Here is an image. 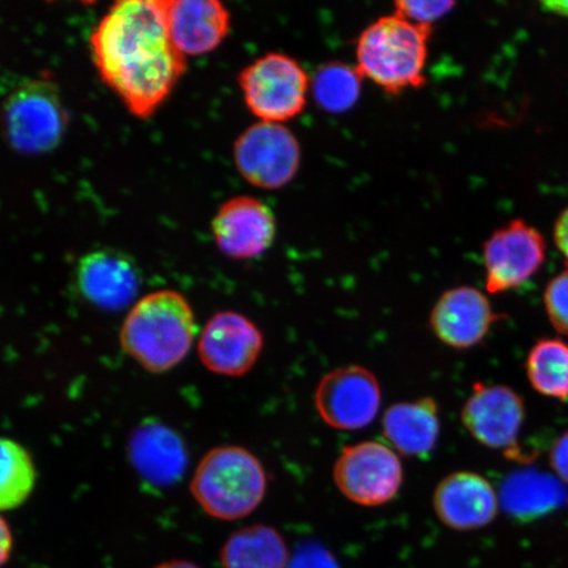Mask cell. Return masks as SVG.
Returning <instances> with one entry per match:
<instances>
[{
	"instance_id": "cell-1",
	"label": "cell",
	"mask_w": 568,
	"mask_h": 568,
	"mask_svg": "<svg viewBox=\"0 0 568 568\" xmlns=\"http://www.w3.org/2000/svg\"><path fill=\"white\" fill-rule=\"evenodd\" d=\"M92 60L102 81L133 116L149 119L187 70L170 39L166 0H123L91 33Z\"/></svg>"
},
{
	"instance_id": "cell-2",
	"label": "cell",
	"mask_w": 568,
	"mask_h": 568,
	"mask_svg": "<svg viewBox=\"0 0 568 568\" xmlns=\"http://www.w3.org/2000/svg\"><path fill=\"white\" fill-rule=\"evenodd\" d=\"M195 336V314L186 297L160 290L132 305L119 338L124 353L144 371L162 374L182 364Z\"/></svg>"
},
{
	"instance_id": "cell-3",
	"label": "cell",
	"mask_w": 568,
	"mask_h": 568,
	"mask_svg": "<svg viewBox=\"0 0 568 568\" xmlns=\"http://www.w3.org/2000/svg\"><path fill=\"white\" fill-rule=\"evenodd\" d=\"M433 28L410 23L390 13L366 27L355 48V68L362 78L390 95L425 87L428 41Z\"/></svg>"
},
{
	"instance_id": "cell-4",
	"label": "cell",
	"mask_w": 568,
	"mask_h": 568,
	"mask_svg": "<svg viewBox=\"0 0 568 568\" xmlns=\"http://www.w3.org/2000/svg\"><path fill=\"white\" fill-rule=\"evenodd\" d=\"M190 489L205 514L237 521L264 501L267 474L262 462L245 447L220 446L199 462Z\"/></svg>"
},
{
	"instance_id": "cell-5",
	"label": "cell",
	"mask_w": 568,
	"mask_h": 568,
	"mask_svg": "<svg viewBox=\"0 0 568 568\" xmlns=\"http://www.w3.org/2000/svg\"><path fill=\"white\" fill-rule=\"evenodd\" d=\"M68 122L61 92L51 81H26L7 97L3 104L4 136L20 154L52 152L61 144Z\"/></svg>"
},
{
	"instance_id": "cell-6",
	"label": "cell",
	"mask_w": 568,
	"mask_h": 568,
	"mask_svg": "<svg viewBox=\"0 0 568 568\" xmlns=\"http://www.w3.org/2000/svg\"><path fill=\"white\" fill-rule=\"evenodd\" d=\"M247 110L258 122L284 124L307 105L311 80L293 57L272 52L260 57L239 75Z\"/></svg>"
},
{
	"instance_id": "cell-7",
	"label": "cell",
	"mask_w": 568,
	"mask_h": 568,
	"mask_svg": "<svg viewBox=\"0 0 568 568\" xmlns=\"http://www.w3.org/2000/svg\"><path fill=\"white\" fill-rule=\"evenodd\" d=\"M233 161L252 186L280 190L300 172L302 146L286 125L257 122L234 142Z\"/></svg>"
},
{
	"instance_id": "cell-8",
	"label": "cell",
	"mask_w": 568,
	"mask_h": 568,
	"mask_svg": "<svg viewBox=\"0 0 568 568\" xmlns=\"http://www.w3.org/2000/svg\"><path fill=\"white\" fill-rule=\"evenodd\" d=\"M333 480L347 500L362 507L393 501L404 480L403 464L393 447L378 442L345 446L333 467Z\"/></svg>"
},
{
	"instance_id": "cell-9",
	"label": "cell",
	"mask_w": 568,
	"mask_h": 568,
	"mask_svg": "<svg viewBox=\"0 0 568 568\" xmlns=\"http://www.w3.org/2000/svg\"><path fill=\"white\" fill-rule=\"evenodd\" d=\"M382 390L366 367L345 366L326 374L315 390V406L326 425L338 430H358L379 414Z\"/></svg>"
},
{
	"instance_id": "cell-10",
	"label": "cell",
	"mask_w": 568,
	"mask_h": 568,
	"mask_svg": "<svg viewBox=\"0 0 568 568\" xmlns=\"http://www.w3.org/2000/svg\"><path fill=\"white\" fill-rule=\"evenodd\" d=\"M264 345V335L251 318L239 312L222 311L203 326L197 354L213 374L244 376L257 364Z\"/></svg>"
},
{
	"instance_id": "cell-11",
	"label": "cell",
	"mask_w": 568,
	"mask_h": 568,
	"mask_svg": "<svg viewBox=\"0 0 568 568\" xmlns=\"http://www.w3.org/2000/svg\"><path fill=\"white\" fill-rule=\"evenodd\" d=\"M546 244L542 234L521 220H514L486 241V287L488 293L523 286L544 265Z\"/></svg>"
},
{
	"instance_id": "cell-12",
	"label": "cell",
	"mask_w": 568,
	"mask_h": 568,
	"mask_svg": "<svg viewBox=\"0 0 568 568\" xmlns=\"http://www.w3.org/2000/svg\"><path fill=\"white\" fill-rule=\"evenodd\" d=\"M524 420L521 396L507 386L475 383L462 409V424L479 444L506 453L516 452Z\"/></svg>"
},
{
	"instance_id": "cell-13",
	"label": "cell",
	"mask_w": 568,
	"mask_h": 568,
	"mask_svg": "<svg viewBox=\"0 0 568 568\" xmlns=\"http://www.w3.org/2000/svg\"><path fill=\"white\" fill-rule=\"evenodd\" d=\"M78 293L84 301L105 312L123 311L136 303L141 273L136 262L116 248H99L78 261Z\"/></svg>"
},
{
	"instance_id": "cell-14",
	"label": "cell",
	"mask_w": 568,
	"mask_h": 568,
	"mask_svg": "<svg viewBox=\"0 0 568 568\" xmlns=\"http://www.w3.org/2000/svg\"><path fill=\"white\" fill-rule=\"evenodd\" d=\"M219 251L233 260H253L274 244L276 220L260 199L241 195L222 204L211 223Z\"/></svg>"
},
{
	"instance_id": "cell-15",
	"label": "cell",
	"mask_w": 568,
	"mask_h": 568,
	"mask_svg": "<svg viewBox=\"0 0 568 568\" xmlns=\"http://www.w3.org/2000/svg\"><path fill=\"white\" fill-rule=\"evenodd\" d=\"M126 452L134 471L149 486L169 488L186 474V444L180 433L160 420L140 423L128 438Z\"/></svg>"
},
{
	"instance_id": "cell-16",
	"label": "cell",
	"mask_w": 568,
	"mask_h": 568,
	"mask_svg": "<svg viewBox=\"0 0 568 568\" xmlns=\"http://www.w3.org/2000/svg\"><path fill=\"white\" fill-rule=\"evenodd\" d=\"M499 318L481 291L460 286L439 296L430 312V326L443 344L462 351L478 345Z\"/></svg>"
},
{
	"instance_id": "cell-17",
	"label": "cell",
	"mask_w": 568,
	"mask_h": 568,
	"mask_svg": "<svg viewBox=\"0 0 568 568\" xmlns=\"http://www.w3.org/2000/svg\"><path fill=\"white\" fill-rule=\"evenodd\" d=\"M500 500L495 488L477 473L447 475L435 489L433 508L445 527L475 530L494 521Z\"/></svg>"
},
{
	"instance_id": "cell-18",
	"label": "cell",
	"mask_w": 568,
	"mask_h": 568,
	"mask_svg": "<svg viewBox=\"0 0 568 568\" xmlns=\"http://www.w3.org/2000/svg\"><path fill=\"white\" fill-rule=\"evenodd\" d=\"M170 39L184 57L209 54L231 32V12L217 0H166Z\"/></svg>"
},
{
	"instance_id": "cell-19",
	"label": "cell",
	"mask_w": 568,
	"mask_h": 568,
	"mask_svg": "<svg viewBox=\"0 0 568 568\" xmlns=\"http://www.w3.org/2000/svg\"><path fill=\"white\" fill-rule=\"evenodd\" d=\"M383 435L396 453L406 457L428 456L438 442V406L433 397L390 406L382 418Z\"/></svg>"
},
{
	"instance_id": "cell-20",
	"label": "cell",
	"mask_w": 568,
	"mask_h": 568,
	"mask_svg": "<svg viewBox=\"0 0 568 568\" xmlns=\"http://www.w3.org/2000/svg\"><path fill=\"white\" fill-rule=\"evenodd\" d=\"M564 485L541 471L515 473L504 481L499 500L509 515L528 520L564 506L568 500Z\"/></svg>"
},
{
	"instance_id": "cell-21",
	"label": "cell",
	"mask_w": 568,
	"mask_h": 568,
	"mask_svg": "<svg viewBox=\"0 0 568 568\" xmlns=\"http://www.w3.org/2000/svg\"><path fill=\"white\" fill-rule=\"evenodd\" d=\"M220 562L224 568H287L290 554L281 532L268 525H252L226 539Z\"/></svg>"
},
{
	"instance_id": "cell-22",
	"label": "cell",
	"mask_w": 568,
	"mask_h": 568,
	"mask_svg": "<svg viewBox=\"0 0 568 568\" xmlns=\"http://www.w3.org/2000/svg\"><path fill=\"white\" fill-rule=\"evenodd\" d=\"M36 479L38 471L30 452L16 439L0 437V513L23 506Z\"/></svg>"
},
{
	"instance_id": "cell-23",
	"label": "cell",
	"mask_w": 568,
	"mask_h": 568,
	"mask_svg": "<svg viewBox=\"0 0 568 568\" xmlns=\"http://www.w3.org/2000/svg\"><path fill=\"white\" fill-rule=\"evenodd\" d=\"M530 385L552 399H568V344L560 339H541L527 359Z\"/></svg>"
},
{
	"instance_id": "cell-24",
	"label": "cell",
	"mask_w": 568,
	"mask_h": 568,
	"mask_svg": "<svg viewBox=\"0 0 568 568\" xmlns=\"http://www.w3.org/2000/svg\"><path fill=\"white\" fill-rule=\"evenodd\" d=\"M362 75L355 67L344 62L325 63L311 82L312 94L320 109L329 113H344L357 104Z\"/></svg>"
},
{
	"instance_id": "cell-25",
	"label": "cell",
	"mask_w": 568,
	"mask_h": 568,
	"mask_svg": "<svg viewBox=\"0 0 568 568\" xmlns=\"http://www.w3.org/2000/svg\"><path fill=\"white\" fill-rule=\"evenodd\" d=\"M545 307L554 329L568 336V268L549 282L545 291Z\"/></svg>"
},
{
	"instance_id": "cell-26",
	"label": "cell",
	"mask_w": 568,
	"mask_h": 568,
	"mask_svg": "<svg viewBox=\"0 0 568 568\" xmlns=\"http://www.w3.org/2000/svg\"><path fill=\"white\" fill-rule=\"evenodd\" d=\"M456 7L454 2H410L399 0L395 3V13L410 23L433 28L437 20L443 19Z\"/></svg>"
},
{
	"instance_id": "cell-27",
	"label": "cell",
	"mask_w": 568,
	"mask_h": 568,
	"mask_svg": "<svg viewBox=\"0 0 568 568\" xmlns=\"http://www.w3.org/2000/svg\"><path fill=\"white\" fill-rule=\"evenodd\" d=\"M287 568H339L337 560L328 549L317 542H305L300 546Z\"/></svg>"
},
{
	"instance_id": "cell-28",
	"label": "cell",
	"mask_w": 568,
	"mask_h": 568,
	"mask_svg": "<svg viewBox=\"0 0 568 568\" xmlns=\"http://www.w3.org/2000/svg\"><path fill=\"white\" fill-rule=\"evenodd\" d=\"M550 465L557 478L568 485V432L560 436L550 452Z\"/></svg>"
},
{
	"instance_id": "cell-29",
	"label": "cell",
	"mask_w": 568,
	"mask_h": 568,
	"mask_svg": "<svg viewBox=\"0 0 568 568\" xmlns=\"http://www.w3.org/2000/svg\"><path fill=\"white\" fill-rule=\"evenodd\" d=\"M13 550V535L9 523L0 516V568L9 562Z\"/></svg>"
},
{
	"instance_id": "cell-30",
	"label": "cell",
	"mask_w": 568,
	"mask_h": 568,
	"mask_svg": "<svg viewBox=\"0 0 568 568\" xmlns=\"http://www.w3.org/2000/svg\"><path fill=\"white\" fill-rule=\"evenodd\" d=\"M554 241L559 252L568 260V209L560 213L556 226H554Z\"/></svg>"
},
{
	"instance_id": "cell-31",
	"label": "cell",
	"mask_w": 568,
	"mask_h": 568,
	"mask_svg": "<svg viewBox=\"0 0 568 568\" xmlns=\"http://www.w3.org/2000/svg\"><path fill=\"white\" fill-rule=\"evenodd\" d=\"M541 6L545 12L568 18V0H549V2H544Z\"/></svg>"
},
{
	"instance_id": "cell-32",
	"label": "cell",
	"mask_w": 568,
	"mask_h": 568,
	"mask_svg": "<svg viewBox=\"0 0 568 568\" xmlns=\"http://www.w3.org/2000/svg\"><path fill=\"white\" fill-rule=\"evenodd\" d=\"M153 568H202L194 562H190L187 559H172L162 562Z\"/></svg>"
}]
</instances>
